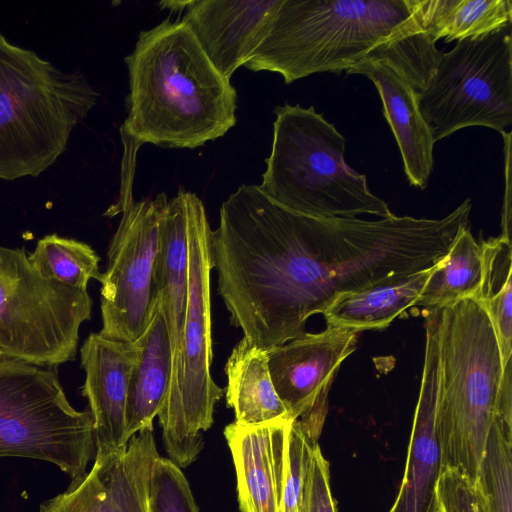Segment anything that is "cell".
<instances>
[{
    "label": "cell",
    "mask_w": 512,
    "mask_h": 512,
    "mask_svg": "<svg viewBox=\"0 0 512 512\" xmlns=\"http://www.w3.org/2000/svg\"><path fill=\"white\" fill-rule=\"evenodd\" d=\"M129 76L123 139L137 146H203L236 124L237 93L190 28L170 17L141 31L125 57Z\"/></svg>",
    "instance_id": "obj_1"
},
{
    "label": "cell",
    "mask_w": 512,
    "mask_h": 512,
    "mask_svg": "<svg viewBox=\"0 0 512 512\" xmlns=\"http://www.w3.org/2000/svg\"><path fill=\"white\" fill-rule=\"evenodd\" d=\"M435 433L441 470L478 479L494 425L512 440V363L492 322L472 297L440 308Z\"/></svg>",
    "instance_id": "obj_2"
},
{
    "label": "cell",
    "mask_w": 512,
    "mask_h": 512,
    "mask_svg": "<svg viewBox=\"0 0 512 512\" xmlns=\"http://www.w3.org/2000/svg\"><path fill=\"white\" fill-rule=\"evenodd\" d=\"M422 30L413 0H282L266 36L244 65L286 84L346 72L378 46Z\"/></svg>",
    "instance_id": "obj_3"
},
{
    "label": "cell",
    "mask_w": 512,
    "mask_h": 512,
    "mask_svg": "<svg viewBox=\"0 0 512 512\" xmlns=\"http://www.w3.org/2000/svg\"><path fill=\"white\" fill-rule=\"evenodd\" d=\"M97 99L81 72L62 71L0 33V180L52 166Z\"/></svg>",
    "instance_id": "obj_4"
},
{
    "label": "cell",
    "mask_w": 512,
    "mask_h": 512,
    "mask_svg": "<svg viewBox=\"0 0 512 512\" xmlns=\"http://www.w3.org/2000/svg\"><path fill=\"white\" fill-rule=\"evenodd\" d=\"M271 153L259 190L281 207L315 219L387 218L388 204L345 161L346 139L314 106H277Z\"/></svg>",
    "instance_id": "obj_5"
},
{
    "label": "cell",
    "mask_w": 512,
    "mask_h": 512,
    "mask_svg": "<svg viewBox=\"0 0 512 512\" xmlns=\"http://www.w3.org/2000/svg\"><path fill=\"white\" fill-rule=\"evenodd\" d=\"M189 286L185 321L173 355V372L158 413L163 444L171 460L187 467L203 448L201 431L213 424L214 407L223 390L213 381L211 336V229L201 200L186 192Z\"/></svg>",
    "instance_id": "obj_6"
},
{
    "label": "cell",
    "mask_w": 512,
    "mask_h": 512,
    "mask_svg": "<svg viewBox=\"0 0 512 512\" xmlns=\"http://www.w3.org/2000/svg\"><path fill=\"white\" fill-rule=\"evenodd\" d=\"M95 452L92 416L70 404L57 372L0 357V457L46 461L76 480Z\"/></svg>",
    "instance_id": "obj_7"
},
{
    "label": "cell",
    "mask_w": 512,
    "mask_h": 512,
    "mask_svg": "<svg viewBox=\"0 0 512 512\" xmlns=\"http://www.w3.org/2000/svg\"><path fill=\"white\" fill-rule=\"evenodd\" d=\"M87 291L45 278L24 248L0 246V356L46 368L75 359Z\"/></svg>",
    "instance_id": "obj_8"
},
{
    "label": "cell",
    "mask_w": 512,
    "mask_h": 512,
    "mask_svg": "<svg viewBox=\"0 0 512 512\" xmlns=\"http://www.w3.org/2000/svg\"><path fill=\"white\" fill-rule=\"evenodd\" d=\"M511 24L443 52L419 92L434 142L471 126L503 133L512 124Z\"/></svg>",
    "instance_id": "obj_9"
},
{
    "label": "cell",
    "mask_w": 512,
    "mask_h": 512,
    "mask_svg": "<svg viewBox=\"0 0 512 512\" xmlns=\"http://www.w3.org/2000/svg\"><path fill=\"white\" fill-rule=\"evenodd\" d=\"M167 195L138 202L129 200L108 248V263L102 273V336L135 342L145 331L156 302L155 274L160 248V221Z\"/></svg>",
    "instance_id": "obj_10"
},
{
    "label": "cell",
    "mask_w": 512,
    "mask_h": 512,
    "mask_svg": "<svg viewBox=\"0 0 512 512\" xmlns=\"http://www.w3.org/2000/svg\"><path fill=\"white\" fill-rule=\"evenodd\" d=\"M359 331L327 326L266 350L274 388L292 420L318 440L330 387L342 362L357 346Z\"/></svg>",
    "instance_id": "obj_11"
},
{
    "label": "cell",
    "mask_w": 512,
    "mask_h": 512,
    "mask_svg": "<svg viewBox=\"0 0 512 512\" xmlns=\"http://www.w3.org/2000/svg\"><path fill=\"white\" fill-rule=\"evenodd\" d=\"M159 456L153 429H143L116 451L94 458L88 473L42 502L38 512H150V480Z\"/></svg>",
    "instance_id": "obj_12"
},
{
    "label": "cell",
    "mask_w": 512,
    "mask_h": 512,
    "mask_svg": "<svg viewBox=\"0 0 512 512\" xmlns=\"http://www.w3.org/2000/svg\"><path fill=\"white\" fill-rule=\"evenodd\" d=\"M137 342L113 340L91 333L80 348L85 372L81 394L93 419L96 452L103 458L127 444L126 408Z\"/></svg>",
    "instance_id": "obj_13"
},
{
    "label": "cell",
    "mask_w": 512,
    "mask_h": 512,
    "mask_svg": "<svg viewBox=\"0 0 512 512\" xmlns=\"http://www.w3.org/2000/svg\"><path fill=\"white\" fill-rule=\"evenodd\" d=\"M282 0H194L181 19L227 80L250 59Z\"/></svg>",
    "instance_id": "obj_14"
},
{
    "label": "cell",
    "mask_w": 512,
    "mask_h": 512,
    "mask_svg": "<svg viewBox=\"0 0 512 512\" xmlns=\"http://www.w3.org/2000/svg\"><path fill=\"white\" fill-rule=\"evenodd\" d=\"M440 309L425 314V356L402 483L389 512H439L436 485L441 472L435 433Z\"/></svg>",
    "instance_id": "obj_15"
},
{
    "label": "cell",
    "mask_w": 512,
    "mask_h": 512,
    "mask_svg": "<svg viewBox=\"0 0 512 512\" xmlns=\"http://www.w3.org/2000/svg\"><path fill=\"white\" fill-rule=\"evenodd\" d=\"M233 422L224 429L237 477L240 512H281L291 422Z\"/></svg>",
    "instance_id": "obj_16"
},
{
    "label": "cell",
    "mask_w": 512,
    "mask_h": 512,
    "mask_svg": "<svg viewBox=\"0 0 512 512\" xmlns=\"http://www.w3.org/2000/svg\"><path fill=\"white\" fill-rule=\"evenodd\" d=\"M347 73L362 74L373 82L409 184L426 188L434 166L435 142L420 110L419 92L400 69L385 60H363Z\"/></svg>",
    "instance_id": "obj_17"
},
{
    "label": "cell",
    "mask_w": 512,
    "mask_h": 512,
    "mask_svg": "<svg viewBox=\"0 0 512 512\" xmlns=\"http://www.w3.org/2000/svg\"><path fill=\"white\" fill-rule=\"evenodd\" d=\"M136 342L138 357L130 375L126 408L128 441L143 429H153V419L171 384L173 350L158 298L149 324Z\"/></svg>",
    "instance_id": "obj_18"
},
{
    "label": "cell",
    "mask_w": 512,
    "mask_h": 512,
    "mask_svg": "<svg viewBox=\"0 0 512 512\" xmlns=\"http://www.w3.org/2000/svg\"><path fill=\"white\" fill-rule=\"evenodd\" d=\"M186 192L180 189L168 200L162 215L155 274L156 295L169 331L173 355L182 335L189 286Z\"/></svg>",
    "instance_id": "obj_19"
},
{
    "label": "cell",
    "mask_w": 512,
    "mask_h": 512,
    "mask_svg": "<svg viewBox=\"0 0 512 512\" xmlns=\"http://www.w3.org/2000/svg\"><path fill=\"white\" fill-rule=\"evenodd\" d=\"M225 372V397L234 410L235 422L254 426L292 420L274 388L266 350L243 337L232 350Z\"/></svg>",
    "instance_id": "obj_20"
},
{
    "label": "cell",
    "mask_w": 512,
    "mask_h": 512,
    "mask_svg": "<svg viewBox=\"0 0 512 512\" xmlns=\"http://www.w3.org/2000/svg\"><path fill=\"white\" fill-rule=\"evenodd\" d=\"M437 264L399 281L338 295L322 312L327 326L384 329L405 310L415 306Z\"/></svg>",
    "instance_id": "obj_21"
},
{
    "label": "cell",
    "mask_w": 512,
    "mask_h": 512,
    "mask_svg": "<svg viewBox=\"0 0 512 512\" xmlns=\"http://www.w3.org/2000/svg\"><path fill=\"white\" fill-rule=\"evenodd\" d=\"M413 9L435 42L475 38L512 23L510 0H413Z\"/></svg>",
    "instance_id": "obj_22"
},
{
    "label": "cell",
    "mask_w": 512,
    "mask_h": 512,
    "mask_svg": "<svg viewBox=\"0 0 512 512\" xmlns=\"http://www.w3.org/2000/svg\"><path fill=\"white\" fill-rule=\"evenodd\" d=\"M481 279V246L466 226L455 238L448 254L437 264L415 306L430 310L476 298Z\"/></svg>",
    "instance_id": "obj_23"
},
{
    "label": "cell",
    "mask_w": 512,
    "mask_h": 512,
    "mask_svg": "<svg viewBox=\"0 0 512 512\" xmlns=\"http://www.w3.org/2000/svg\"><path fill=\"white\" fill-rule=\"evenodd\" d=\"M480 246L482 279L476 299L490 317L504 363H512L511 240L500 235L482 241Z\"/></svg>",
    "instance_id": "obj_24"
},
{
    "label": "cell",
    "mask_w": 512,
    "mask_h": 512,
    "mask_svg": "<svg viewBox=\"0 0 512 512\" xmlns=\"http://www.w3.org/2000/svg\"><path fill=\"white\" fill-rule=\"evenodd\" d=\"M28 257L42 276L74 289L87 291L91 279H102L99 256L90 245L75 239L46 235Z\"/></svg>",
    "instance_id": "obj_25"
},
{
    "label": "cell",
    "mask_w": 512,
    "mask_h": 512,
    "mask_svg": "<svg viewBox=\"0 0 512 512\" xmlns=\"http://www.w3.org/2000/svg\"><path fill=\"white\" fill-rule=\"evenodd\" d=\"M489 512H512V440L494 425L476 481Z\"/></svg>",
    "instance_id": "obj_26"
},
{
    "label": "cell",
    "mask_w": 512,
    "mask_h": 512,
    "mask_svg": "<svg viewBox=\"0 0 512 512\" xmlns=\"http://www.w3.org/2000/svg\"><path fill=\"white\" fill-rule=\"evenodd\" d=\"M150 512H199L188 480L172 460L158 457L149 491Z\"/></svg>",
    "instance_id": "obj_27"
},
{
    "label": "cell",
    "mask_w": 512,
    "mask_h": 512,
    "mask_svg": "<svg viewBox=\"0 0 512 512\" xmlns=\"http://www.w3.org/2000/svg\"><path fill=\"white\" fill-rule=\"evenodd\" d=\"M298 420L291 422L287 440V460L281 512H301L302 499L314 445Z\"/></svg>",
    "instance_id": "obj_28"
},
{
    "label": "cell",
    "mask_w": 512,
    "mask_h": 512,
    "mask_svg": "<svg viewBox=\"0 0 512 512\" xmlns=\"http://www.w3.org/2000/svg\"><path fill=\"white\" fill-rule=\"evenodd\" d=\"M436 495L439 512H489L477 483L454 469L441 470Z\"/></svg>",
    "instance_id": "obj_29"
},
{
    "label": "cell",
    "mask_w": 512,
    "mask_h": 512,
    "mask_svg": "<svg viewBox=\"0 0 512 512\" xmlns=\"http://www.w3.org/2000/svg\"><path fill=\"white\" fill-rule=\"evenodd\" d=\"M301 512H338L330 487L329 462L318 443L312 452Z\"/></svg>",
    "instance_id": "obj_30"
},
{
    "label": "cell",
    "mask_w": 512,
    "mask_h": 512,
    "mask_svg": "<svg viewBox=\"0 0 512 512\" xmlns=\"http://www.w3.org/2000/svg\"><path fill=\"white\" fill-rule=\"evenodd\" d=\"M190 1H164L160 2L159 5L163 6L165 9H169L172 12H182L187 8Z\"/></svg>",
    "instance_id": "obj_31"
},
{
    "label": "cell",
    "mask_w": 512,
    "mask_h": 512,
    "mask_svg": "<svg viewBox=\"0 0 512 512\" xmlns=\"http://www.w3.org/2000/svg\"><path fill=\"white\" fill-rule=\"evenodd\" d=\"M1 357V356H0Z\"/></svg>",
    "instance_id": "obj_32"
}]
</instances>
